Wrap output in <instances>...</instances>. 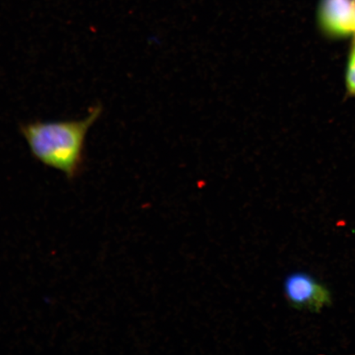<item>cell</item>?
<instances>
[{
	"mask_svg": "<svg viewBox=\"0 0 355 355\" xmlns=\"http://www.w3.org/2000/svg\"><path fill=\"white\" fill-rule=\"evenodd\" d=\"M319 32L328 41H343L355 35V0H320L317 10Z\"/></svg>",
	"mask_w": 355,
	"mask_h": 355,
	"instance_id": "obj_2",
	"label": "cell"
},
{
	"mask_svg": "<svg viewBox=\"0 0 355 355\" xmlns=\"http://www.w3.org/2000/svg\"><path fill=\"white\" fill-rule=\"evenodd\" d=\"M345 97L355 98V35L352 38L345 71Z\"/></svg>",
	"mask_w": 355,
	"mask_h": 355,
	"instance_id": "obj_4",
	"label": "cell"
},
{
	"mask_svg": "<svg viewBox=\"0 0 355 355\" xmlns=\"http://www.w3.org/2000/svg\"><path fill=\"white\" fill-rule=\"evenodd\" d=\"M286 299L297 309L318 313L331 303L328 288L316 279L305 272H295L284 282Z\"/></svg>",
	"mask_w": 355,
	"mask_h": 355,
	"instance_id": "obj_3",
	"label": "cell"
},
{
	"mask_svg": "<svg viewBox=\"0 0 355 355\" xmlns=\"http://www.w3.org/2000/svg\"><path fill=\"white\" fill-rule=\"evenodd\" d=\"M101 114V106L96 105L82 121L31 122L21 124L20 130L37 161L73 179L85 161L88 130Z\"/></svg>",
	"mask_w": 355,
	"mask_h": 355,
	"instance_id": "obj_1",
	"label": "cell"
}]
</instances>
